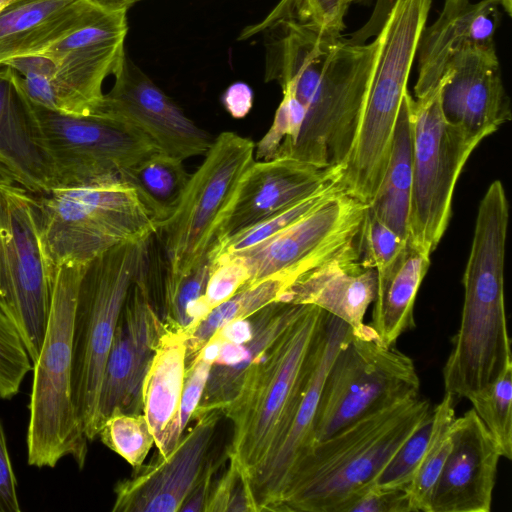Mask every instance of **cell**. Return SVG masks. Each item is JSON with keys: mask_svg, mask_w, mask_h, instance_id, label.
Masks as SVG:
<instances>
[{"mask_svg": "<svg viewBox=\"0 0 512 512\" xmlns=\"http://www.w3.org/2000/svg\"><path fill=\"white\" fill-rule=\"evenodd\" d=\"M432 426L431 409L413 433L394 452L373 483L385 488L406 490L426 451Z\"/></svg>", "mask_w": 512, "mask_h": 512, "instance_id": "f35d334b", "label": "cell"}, {"mask_svg": "<svg viewBox=\"0 0 512 512\" xmlns=\"http://www.w3.org/2000/svg\"><path fill=\"white\" fill-rule=\"evenodd\" d=\"M352 328L325 313L315 347L313 364L290 428L282 443L246 490L250 511H277L288 481L314 443L318 404L326 373Z\"/></svg>", "mask_w": 512, "mask_h": 512, "instance_id": "d6986e66", "label": "cell"}, {"mask_svg": "<svg viewBox=\"0 0 512 512\" xmlns=\"http://www.w3.org/2000/svg\"><path fill=\"white\" fill-rule=\"evenodd\" d=\"M212 263L206 256L188 274L165 276L161 319L167 330L187 333L193 324L194 311L205 294Z\"/></svg>", "mask_w": 512, "mask_h": 512, "instance_id": "d590c367", "label": "cell"}, {"mask_svg": "<svg viewBox=\"0 0 512 512\" xmlns=\"http://www.w3.org/2000/svg\"><path fill=\"white\" fill-rule=\"evenodd\" d=\"M456 1H460V0H445V2H456Z\"/></svg>", "mask_w": 512, "mask_h": 512, "instance_id": "f5cc1de1", "label": "cell"}, {"mask_svg": "<svg viewBox=\"0 0 512 512\" xmlns=\"http://www.w3.org/2000/svg\"><path fill=\"white\" fill-rule=\"evenodd\" d=\"M451 439L430 512H489L501 457L497 443L473 408L455 417Z\"/></svg>", "mask_w": 512, "mask_h": 512, "instance_id": "44dd1931", "label": "cell"}, {"mask_svg": "<svg viewBox=\"0 0 512 512\" xmlns=\"http://www.w3.org/2000/svg\"><path fill=\"white\" fill-rule=\"evenodd\" d=\"M165 330L146 271L127 295L106 359L98 405L100 427L114 412L143 413L144 379Z\"/></svg>", "mask_w": 512, "mask_h": 512, "instance_id": "e0dca14e", "label": "cell"}, {"mask_svg": "<svg viewBox=\"0 0 512 512\" xmlns=\"http://www.w3.org/2000/svg\"><path fill=\"white\" fill-rule=\"evenodd\" d=\"M500 7L504 9V11L511 16L512 10V0H498Z\"/></svg>", "mask_w": 512, "mask_h": 512, "instance_id": "c3c4849f", "label": "cell"}, {"mask_svg": "<svg viewBox=\"0 0 512 512\" xmlns=\"http://www.w3.org/2000/svg\"><path fill=\"white\" fill-rule=\"evenodd\" d=\"M255 161V143L237 133H220L191 174L175 213L159 228L167 258L166 276L191 272L206 256L217 225Z\"/></svg>", "mask_w": 512, "mask_h": 512, "instance_id": "5bb4252c", "label": "cell"}, {"mask_svg": "<svg viewBox=\"0 0 512 512\" xmlns=\"http://www.w3.org/2000/svg\"><path fill=\"white\" fill-rule=\"evenodd\" d=\"M430 255L411 244L388 267L377 272V287L369 325L386 346H393L415 327L414 305L429 269Z\"/></svg>", "mask_w": 512, "mask_h": 512, "instance_id": "83f0119b", "label": "cell"}, {"mask_svg": "<svg viewBox=\"0 0 512 512\" xmlns=\"http://www.w3.org/2000/svg\"><path fill=\"white\" fill-rule=\"evenodd\" d=\"M498 0L445 2L436 21L425 26L418 47L416 99L439 84L451 60L469 48L494 45L500 23Z\"/></svg>", "mask_w": 512, "mask_h": 512, "instance_id": "cb8c5ba5", "label": "cell"}, {"mask_svg": "<svg viewBox=\"0 0 512 512\" xmlns=\"http://www.w3.org/2000/svg\"><path fill=\"white\" fill-rule=\"evenodd\" d=\"M431 409L418 395L315 441L296 465L277 511L335 512L351 494L374 482Z\"/></svg>", "mask_w": 512, "mask_h": 512, "instance_id": "277c9868", "label": "cell"}, {"mask_svg": "<svg viewBox=\"0 0 512 512\" xmlns=\"http://www.w3.org/2000/svg\"><path fill=\"white\" fill-rule=\"evenodd\" d=\"M455 398L445 393L432 409L433 426L430 440L418 469L406 488L412 512H430L437 480L451 450V426L455 419Z\"/></svg>", "mask_w": 512, "mask_h": 512, "instance_id": "d6a6232c", "label": "cell"}, {"mask_svg": "<svg viewBox=\"0 0 512 512\" xmlns=\"http://www.w3.org/2000/svg\"><path fill=\"white\" fill-rule=\"evenodd\" d=\"M185 338L183 332L165 330L143 383V414L160 455L172 451L183 434L180 413L187 368Z\"/></svg>", "mask_w": 512, "mask_h": 512, "instance_id": "484cf974", "label": "cell"}, {"mask_svg": "<svg viewBox=\"0 0 512 512\" xmlns=\"http://www.w3.org/2000/svg\"><path fill=\"white\" fill-rule=\"evenodd\" d=\"M22 0H0V13L5 10L6 8H8L9 6L17 3V2H20Z\"/></svg>", "mask_w": 512, "mask_h": 512, "instance_id": "681fc988", "label": "cell"}, {"mask_svg": "<svg viewBox=\"0 0 512 512\" xmlns=\"http://www.w3.org/2000/svg\"><path fill=\"white\" fill-rule=\"evenodd\" d=\"M269 34L266 80L292 92L304 109L288 156L317 167L345 164L365 107L381 48L379 32L363 44L291 21Z\"/></svg>", "mask_w": 512, "mask_h": 512, "instance_id": "6da1fadb", "label": "cell"}, {"mask_svg": "<svg viewBox=\"0 0 512 512\" xmlns=\"http://www.w3.org/2000/svg\"><path fill=\"white\" fill-rule=\"evenodd\" d=\"M95 115L125 123L166 155L185 160L203 155L213 140L142 70L126 58Z\"/></svg>", "mask_w": 512, "mask_h": 512, "instance_id": "ac0fdd59", "label": "cell"}, {"mask_svg": "<svg viewBox=\"0 0 512 512\" xmlns=\"http://www.w3.org/2000/svg\"><path fill=\"white\" fill-rule=\"evenodd\" d=\"M0 162L10 171L15 183L31 193L39 195L52 190L48 167L13 86L0 120Z\"/></svg>", "mask_w": 512, "mask_h": 512, "instance_id": "f546056e", "label": "cell"}, {"mask_svg": "<svg viewBox=\"0 0 512 512\" xmlns=\"http://www.w3.org/2000/svg\"><path fill=\"white\" fill-rule=\"evenodd\" d=\"M357 240L302 274L280 301L314 305L348 324L355 335L371 329L364 323L377 287L376 269L359 259Z\"/></svg>", "mask_w": 512, "mask_h": 512, "instance_id": "603a6c76", "label": "cell"}, {"mask_svg": "<svg viewBox=\"0 0 512 512\" xmlns=\"http://www.w3.org/2000/svg\"><path fill=\"white\" fill-rule=\"evenodd\" d=\"M495 442L501 457L512 459V366L468 399Z\"/></svg>", "mask_w": 512, "mask_h": 512, "instance_id": "8d00e7d4", "label": "cell"}, {"mask_svg": "<svg viewBox=\"0 0 512 512\" xmlns=\"http://www.w3.org/2000/svg\"><path fill=\"white\" fill-rule=\"evenodd\" d=\"M342 169V166L321 168L293 158L255 160L217 225L211 246L314 194L340 178Z\"/></svg>", "mask_w": 512, "mask_h": 512, "instance_id": "ffe728a7", "label": "cell"}, {"mask_svg": "<svg viewBox=\"0 0 512 512\" xmlns=\"http://www.w3.org/2000/svg\"><path fill=\"white\" fill-rule=\"evenodd\" d=\"M363 0H345L346 5L349 7L352 3L362 2Z\"/></svg>", "mask_w": 512, "mask_h": 512, "instance_id": "816d5d0a", "label": "cell"}, {"mask_svg": "<svg viewBox=\"0 0 512 512\" xmlns=\"http://www.w3.org/2000/svg\"><path fill=\"white\" fill-rule=\"evenodd\" d=\"M3 76H4V72L0 71V78H2Z\"/></svg>", "mask_w": 512, "mask_h": 512, "instance_id": "db71d44e", "label": "cell"}, {"mask_svg": "<svg viewBox=\"0 0 512 512\" xmlns=\"http://www.w3.org/2000/svg\"><path fill=\"white\" fill-rule=\"evenodd\" d=\"M340 178L333 180L314 194L304 198L286 210L220 243L212 245L207 252V256L210 260H214L222 255L232 254L249 248L276 234L338 194L345 192Z\"/></svg>", "mask_w": 512, "mask_h": 512, "instance_id": "836d02e7", "label": "cell"}, {"mask_svg": "<svg viewBox=\"0 0 512 512\" xmlns=\"http://www.w3.org/2000/svg\"><path fill=\"white\" fill-rule=\"evenodd\" d=\"M508 223L506 192L495 180L479 204L460 325L442 371L445 393L455 399H469L512 366L504 296Z\"/></svg>", "mask_w": 512, "mask_h": 512, "instance_id": "7a4b0ae2", "label": "cell"}, {"mask_svg": "<svg viewBox=\"0 0 512 512\" xmlns=\"http://www.w3.org/2000/svg\"><path fill=\"white\" fill-rule=\"evenodd\" d=\"M86 265L62 264L54 269L47 327L29 399L27 462L54 468L71 457L82 469L88 440L72 398L73 330L77 293Z\"/></svg>", "mask_w": 512, "mask_h": 512, "instance_id": "5b68a950", "label": "cell"}, {"mask_svg": "<svg viewBox=\"0 0 512 512\" xmlns=\"http://www.w3.org/2000/svg\"><path fill=\"white\" fill-rule=\"evenodd\" d=\"M441 81V110L451 124L484 139L512 119L495 45L459 53Z\"/></svg>", "mask_w": 512, "mask_h": 512, "instance_id": "7402d4cb", "label": "cell"}, {"mask_svg": "<svg viewBox=\"0 0 512 512\" xmlns=\"http://www.w3.org/2000/svg\"><path fill=\"white\" fill-rule=\"evenodd\" d=\"M356 243L362 264L380 271L399 257L408 241L383 224L367 206Z\"/></svg>", "mask_w": 512, "mask_h": 512, "instance_id": "60d3db41", "label": "cell"}, {"mask_svg": "<svg viewBox=\"0 0 512 512\" xmlns=\"http://www.w3.org/2000/svg\"><path fill=\"white\" fill-rule=\"evenodd\" d=\"M419 389L409 356L383 344L372 327L363 335L352 333L326 373L314 440L326 439L369 414L418 396Z\"/></svg>", "mask_w": 512, "mask_h": 512, "instance_id": "7c38bea8", "label": "cell"}, {"mask_svg": "<svg viewBox=\"0 0 512 512\" xmlns=\"http://www.w3.org/2000/svg\"><path fill=\"white\" fill-rule=\"evenodd\" d=\"M432 0H393L357 135L343 165L345 193L369 204L383 177L396 120Z\"/></svg>", "mask_w": 512, "mask_h": 512, "instance_id": "8992f818", "label": "cell"}, {"mask_svg": "<svg viewBox=\"0 0 512 512\" xmlns=\"http://www.w3.org/2000/svg\"><path fill=\"white\" fill-rule=\"evenodd\" d=\"M15 183L14 177L10 171L0 162V184H13Z\"/></svg>", "mask_w": 512, "mask_h": 512, "instance_id": "7dc6e473", "label": "cell"}, {"mask_svg": "<svg viewBox=\"0 0 512 512\" xmlns=\"http://www.w3.org/2000/svg\"><path fill=\"white\" fill-rule=\"evenodd\" d=\"M103 0H22L0 13V66L37 54L87 22Z\"/></svg>", "mask_w": 512, "mask_h": 512, "instance_id": "d4e9b609", "label": "cell"}, {"mask_svg": "<svg viewBox=\"0 0 512 512\" xmlns=\"http://www.w3.org/2000/svg\"><path fill=\"white\" fill-rule=\"evenodd\" d=\"M367 206L340 193L262 242L222 256L242 265L244 287L278 276L298 279L357 240Z\"/></svg>", "mask_w": 512, "mask_h": 512, "instance_id": "9a60e30c", "label": "cell"}, {"mask_svg": "<svg viewBox=\"0 0 512 512\" xmlns=\"http://www.w3.org/2000/svg\"><path fill=\"white\" fill-rule=\"evenodd\" d=\"M296 278L278 276L238 290L227 300L212 308L187 334L186 363L194 360L214 334L225 325L251 317L269 304L280 301Z\"/></svg>", "mask_w": 512, "mask_h": 512, "instance_id": "1f68e13d", "label": "cell"}, {"mask_svg": "<svg viewBox=\"0 0 512 512\" xmlns=\"http://www.w3.org/2000/svg\"><path fill=\"white\" fill-rule=\"evenodd\" d=\"M304 307L283 301L273 302L252 316L253 331L249 340L242 344L222 343L194 415L221 411L235 395L242 376L253 361L300 315Z\"/></svg>", "mask_w": 512, "mask_h": 512, "instance_id": "4316f807", "label": "cell"}, {"mask_svg": "<svg viewBox=\"0 0 512 512\" xmlns=\"http://www.w3.org/2000/svg\"><path fill=\"white\" fill-rule=\"evenodd\" d=\"M411 98L407 91L396 120L383 177L368 204L369 210L383 224L407 241L413 182Z\"/></svg>", "mask_w": 512, "mask_h": 512, "instance_id": "f1b7e54d", "label": "cell"}, {"mask_svg": "<svg viewBox=\"0 0 512 512\" xmlns=\"http://www.w3.org/2000/svg\"><path fill=\"white\" fill-rule=\"evenodd\" d=\"M12 86L48 167L52 190L120 179L127 168L161 153L146 136L125 123L95 114L74 116L51 111Z\"/></svg>", "mask_w": 512, "mask_h": 512, "instance_id": "9c48e42d", "label": "cell"}, {"mask_svg": "<svg viewBox=\"0 0 512 512\" xmlns=\"http://www.w3.org/2000/svg\"><path fill=\"white\" fill-rule=\"evenodd\" d=\"M109 1L117 2V3H121L124 5L130 6V5L134 4L135 2L141 1V0H109Z\"/></svg>", "mask_w": 512, "mask_h": 512, "instance_id": "f907efd6", "label": "cell"}, {"mask_svg": "<svg viewBox=\"0 0 512 512\" xmlns=\"http://www.w3.org/2000/svg\"><path fill=\"white\" fill-rule=\"evenodd\" d=\"M325 311L305 305L300 315L250 365L221 413L232 423L225 451L245 493L270 461L298 408Z\"/></svg>", "mask_w": 512, "mask_h": 512, "instance_id": "3957f363", "label": "cell"}, {"mask_svg": "<svg viewBox=\"0 0 512 512\" xmlns=\"http://www.w3.org/2000/svg\"><path fill=\"white\" fill-rule=\"evenodd\" d=\"M221 101L232 117L243 118L253 106V91L247 84L237 82L225 90Z\"/></svg>", "mask_w": 512, "mask_h": 512, "instance_id": "f6af8a7d", "label": "cell"}, {"mask_svg": "<svg viewBox=\"0 0 512 512\" xmlns=\"http://www.w3.org/2000/svg\"><path fill=\"white\" fill-rule=\"evenodd\" d=\"M348 6L345 0H280L259 23L247 27L241 38L247 39L267 27L282 21H291L310 29L341 35Z\"/></svg>", "mask_w": 512, "mask_h": 512, "instance_id": "e575fe53", "label": "cell"}, {"mask_svg": "<svg viewBox=\"0 0 512 512\" xmlns=\"http://www.w3.org/2000/svg\"><path fill=\"white\" fill-rule=\"evenodd\" d=\"M41 246L49 268L86 265L107 250L151 239L157 226L125 181L57 188L37 195Z\"/></svg>", "mask_w": 512, "mask_h": 512, "instance_id": "ba28073f", "label": "cell"}, {"mask_svg": "<svg viewBox=\"0 0 512 512\" xmlns=\"http://www.w3.org/2000/svg\"><path fill=\"white\" fill-rule=\"evenodd\" d=\"M190 176L183 160L156 153L124 170L119 178L136 191L159 230L177 210Z\"/></svg>", "mask_w": 512, "mask_h": 512, "instance_id": "4dcf8cb0", "label": "cell"}, {"mask_svg": "<svg viewBox=\"0 0 512 512\" xmlns=\"http://www.w3.org/2000/svg\"><path fill=\"white\" fill-rule=\"evenodd\" d=\"M53 275L42 252L37 195L15 183L0 184V309L33 363L47 327Z\"/></svg>", "mask_w": 512, "mask_h": 512, "instance_id": "4fadbf2b", "label": "cell"}, {"mask_svg": "<svg viewBox=\"0 0 512 512\" xmlns=\"http://www.w3.org/2000/svg\"><path fill=\"white\" fill-rule=\"evenodd\" d=\"M33 370V362L9 317L0 309V399L11 400Z\"/></svg>", "mask_w": 512, "mask_h": 512, "instance_id": "ab89813d", "label": "cell"}, {"mask_svg": "<svg viewBox=\"0 0 512 512\" xmlns=\"http://www.w3.org/2000/svg\"><path fill=\"white\" fill-rule=\"evenodd\" d=\"M221 411L196 414L167 455L156 453L114 487L113 512H177L197 489L214 459L210 448Z\"/></svg>", "mask_w": 512, "mask_h": 512, "instance_id": "2e32d148", "label": "cell"}, {"mask_svg": "<svg viewBox=\"0 0 512 512\" xmlns=\"http://www.w3.org/2000/svg\"><path fill=\"white\" fill-rule=\"evenodd\" d=\"M204 511H249L242 480L230 464L220 479L213 482Z\"/></svg>", "mask_w": 512, "mask_h": 512, "instance_id": "7bdbcfd3", "label": "cell"}, {"mask_svg": "<svg viewBox=\"0 0 512 512\" xmlns=\"http://www.w3.org/2000/svg\"><path fill=\"white\" fill-rule=\"evenodd\" d=\"M441 84L410 101L413 182L408 243L430 256L448 227L459 175L483 140L445 119Z\"/></svg>", "mask_w": 512, "mask_h": 512, "instance_id": "8fae6325", "label": "cell"}, {"mask_svg": "<svg viewBox=\"0 0 512 512\" xmlns=\"http://www.w3.org/2000/svg\"><path fill=\"white\" fill-rule=\"evenodd\" d=\"M128 8L106 1L87 22L40 52L56 63L52 77L18 75L17 86L30 101L48 110L94 114L104 98L105 79L115 76L126 60Z\"/></svg>", "mask_w": 512, "mask_h": 512, "instance_id": "30bf717a", "label": "cell"}, {"mask_svg": "<svg viewBox=\"0 0 512 512\" xmlns=\"http://www.w3.org/2000/svg\"><path fill=\"white\" fill-rule=\"evenodd\" d=\"M148 240L117 245L86 264L73 330L72 398L89 442L100 430L98 405L106 359L127 295L147 271Z\"/></svg>", "mask_w": 512, "mask_h": 512, "instance_id": "52a82bcc", "label": "cell"}, {"mask_svg": "<svg viewBox=\"0 0 512 512\" xmlns=\"http://www.w3.org/2000/svg\"><path fill=\"white\" fill-rule=\"evenodd\" d=\"M4 72V71H3ZM12 92L11 83L3 76L0 78V120L5 111L9 96Z\"/></svg>", "mask_w": 512, "mask_h": 512, "instance_id": "bcb514c9", "label": "cell"}, {"mask_svg": "<svg viewBox=\"0 0 512 512\" xmlns=\"http://www.w3.org/2000/svg\"><path fill=\"white\" fill-rule=\"evenodd\" d=\"M98 437L133 470L144 464L154 445V436L143 413H112L103 421Z\"/></svg>", "mask_w": 512, "mask_h": 512, "instance_id": "74e56055", "label": "cell"}, {"mask_svg": "<svg viewBox=\"0 0 512 512\" xmlns=\"http://www.w3.org/2000/svg\"><path fill=\"white\" fill-rule=\"evenodd\" d=\"M335 512H412L406 490L370 483L346 498Z\"/></svg>", "mask_w": 512, "mask_h": 512, "instance_id": "b9f144b4", "label": "cell"}, {"mask_svg": "<svg viewBox=\"0 0 512 512\" xmlns=\"http://www.w3.org/2000/svg\"><path fill=\"white\" fill-rule=\"evenodd\" d=\"M17 479L12 466L5 430L0 418V512H20Z\"/></svg>", "mask_w": 512, "mask_h": 512, "instance_id": "ee69618b", "label": "cell"}]
</instances>
